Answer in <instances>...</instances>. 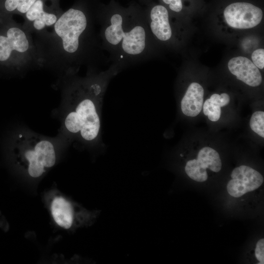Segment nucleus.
<instances>
[{
  "mask_svg": "<svg viewBox=\"0 0 264 264\" xmlns=\"http://www.w3.org/2000/svg\"><path fill=\"white\" fill-rule=\"evenodd\" d=\"M197 159L204 169L208 168L214 172H218L221 170V161L219 154L212 148L205 147L202 148L198 153Z\"/></svg>",
  "mask_w": 264,
  "mask_h": 264,
  "instance_id": "13",
  "label": "nucleus"
},
{
  "mask_svg": "<svg viewBox=\"0 0 264 264\" xmlns=\"http://www.w3.org/2000/svg\"><path fill=\"white\" fill-rule=\"evenodd\" d=\"M204 89L198 83L193 82L188 87L181 102L184 114L195 117L201 111L203 102Z\"/></svg>",
  "mask_w": 264,
  "mask_h": 264,
  "instance_id": "11",
  "label": "nucleus"
},
{
  "mask_svg": "<svg viewBox=\"0 0 264 264\" xmlns=\"http://www.w3.org/2000/svg\"><path fill=\"white\" fill-rule=\"evenodd\" d=\"M231 179L227 183L228 194L235 198L259 188L264 182L262 175L251 167L242 165L235 168L231 174Z\"/></svg>",
  "mask_w": 264,
  "mask_h": 264,
  "instance_id": "8",
  "label": "nucleus"
},
{
  "mask_svg": "<svg viewBox=\"0 0 264 264\" xmlns=\"http://www.w3.org/2000/svg\"><path fill=\"white\" fill-rule=\"evenodd\" d=\"M166 5H168L169 8L172 11L178 13L182 9L181 0H161Z\"/></svg>",
  "mask_w": 264,
  "mask_h": 264,
  "instance_id": "21",
  "label": "nucleus"
},
{
  "mask_svg": "<svg viewBox=\"0 0 264 264\" xmlns=\"http://www.w3.org/2000/svg\"><path fill=\"white\" fill-rule=\"evenodd\" d=\"M0 34V62H9L22 74L35 68H41L33 38L22 24H9Z\"/></svg>",
  "mask_w": 264,
  "mask_h": 264,
  "instance_id": "5",
  "label": "nucleus"
},
{
  "mask_svg": "<svg viewBox=\"0 0 264 264\" xmlns=\"http://www.w3.org/2000/svg\"><path fill=\"white\" fill-rule=\"evenodd\" d=\"M251 58L253 64L259 68L264 67V49L259 48L255 50L252 54Z\"/></svg>",
  "mask_w": 264,
  "mask_h": 264,
  "instance_id": "18",
  "label": "nucleus"
},
{
  "mask_svg": "<svg viewBox=\"0 0 264 264\" xmlns=\"http://www.w3.org/2000/svg\"><path fill=\"white\" fill-rule=\"evenodd\" d=\"M138 0L142 5H146L148 3H150L151 0Z\"/></svg>",
  "mask_w": 264,
  "mask_h": 264,
  "instance_id": "22",
  "label": "nucleus"
},
{
  "mask_svg": "<svg viewBox=\"0 0 264 264\" xmlns=\"http://www.w3.org/2000/svg\"><path fill=\"white\" fill-rule=\"evenodd\" d=\"M144 9L147 23L153 38L167 42L173 38V29L168 9L161 4L150 3Z\"/></svg>",
  "mask_w": 264,
  "mask_h": 264,
  "instance_id": "9",
  "label": "nucleus"
},
{
  "mask_svg": "<svg viewBox=\"0 0 264 264\" xmlns=\"http://www.w3.org/2000/svg\"><path fill=\"white\" fill-rule=\"evenodd\" d=\"M14 145L17 153L27 162L29 176L36 178L41 176L45 169L54 165L58 147L64 144L58 137L51 138L21 128Z\"/></svg>",
  "mask_w": 264,
  "mask_h": 264,
  "instance_id": "4",
  "label": "nucleus"
},
{
  "mask_svg": "<svg viewBox=\"0 0 264 264\" xmlns=\"http://www.w3.org/2000/svg\"><path fill=\"white\" fill-rule=\"evenodd\" d=\"M185 171L189 177L198 182H203L208 178L206 169L202 168L196 159L189 160Z\"/></svg>",
  "mask_w": 264,
  "mask_h": 264,
  "instance_id": "15",
  "label": "nucleus"
},
{
  "mask_svg": "<svg viewBox=\"0 0 264 264\" xmlns=\"http://www.w3.org/2000/svg\"><path fill=\"white\" fill-rule=\"evenodd\" d=\"M230 72L238 80L251 87H257L262 81L258 68L246 57L238 56L230 59L228 63Z\"/></svg>",
  "mask_w": 264,
  "mask_h": 264,
  "instance_id": "10",
  "label": "nucleus"
},
{
  "mask_svg": "<svg viewBox=\"0 0 264 264\" xmlns=\"http://www.w3.org/2000/svg\"><path fill=\"white\" fill-rule=\"evenodd\" d=\"M180 156H183L182 154H180Z\"/></svg>",
  "mask_w": 264,
  "mask_h": 264,
  "instance_id": "23",
  "label": "nucleus"
},
{
  "mask_svg": "<svg viewBox=\"0 0 264 264\" xmlns=\"http://www.w3.org/2000/svg\"><path fill=\"white\" fill-rule=\"evenodd\" d=\"M37 0H5L4 7L6 11L19 14L22 17Z\"/></svg>",
  "mask_w": 264,
  "mask_h": 264,
  "instance_id": "14",
  "label": "nucleus"
},
{
  "mask_svg": "<svg viewBox=\"0 0 264 264\" xmlns=\"http://www.w3.org/2000/svg\"><path fill=\"white\" fill-rule=\"evenodd\" d=\"M264 112L256 111L251 116L250 127L251 130L260 136L264 137Z\"/></svg>",
  "mask_w": 264,
  "mask_h": 264,
  "instance_id": "16",
  "label": "nucleus"
},
{
  "mask_svg": "<svg viewBox=\"0 0 264 264\" xmlns=\"http://www.w3.org/2000/svg\"><path fill=\"white\" fill-rule=\"evenodd\" d=\"M51 212L55 222L61 227L69 228L73 221L70 204L62 197L55 198L51 205Z\"/></svg>",
  "mask_w": 264,
  "mask_h": 264,
  "instance_id": "12",
  "label": "nucleus"
},
{
  "mask_svg": "<svg viewBox=\"0 0 264 264\" xmlns=\"http://www.w3.org/2000/svg\"><path fill=\"white\" fill-rule=\"evenodd\" d=\"M255 255L257 259L260 262L259 264H263L264 263V239H260L257 243Z\"/></svg>",
  "mask_w": 264,
  "mask_h": 264,
  "instance_id": "20",
  "label": "nucleus"
},
{
  "mask_svg": "<svg viewBox=\"0 0 264 264\" xmlns=\"http://www.w3.org/2000/svg\"><path fill=\"white\" fill-rule=\"evenodd\" d=\"M99 0H76L63 12L54 26L34 34L41 67L60 79L76 75L81 67L95 69L104 60L96 9Z\"/></svg>",
  "mask_w": 264,
  "mask_h": 264,
  "instance_id": "1",
  "label": "nucleus"
},
{
  "mask_svg": "<svg viewBox=\"0 0 264 264\" xmlns=\"http://www.w3.org/2000/svg\"><path fill=\"white\" fill-rule=\"evenodd\" d=\"M59 0H37L22 16L23 28L31 34L54 26L63 13Z\"/></svg>",
  "mask_w": 264,
  "mask_h": 264,
  "instance_id": "6",
  "label": "nucleus"
},
{
  "mask_svg": "<svg viewBox=\"0 0 264 264\" xmlns=\"http://www.w3.org/2000/svg\"><path fill=\"white\" fill-rule=\"evenodd\" d=\"M223 15L227 23L238 29H249L258 25L263 18V11L248 2H237L228 5Z\"/></svg>",
  "mask_w": 264,
  "mask_h": 264,
  "instance_id": "7",
  "label": "nucleus"
},
{
  "mask_svg": "<svg viewBox=\"0 0 264 264\" xmlns=\"http://www.w3.org/2000/svg\"><path fill=\"white\" fill-rule=\"evenodd\" d=\"M220 107L212 102L210 99H207L203 105V111L204 115L208 116L212 121H218L220 116Z\"/></svg>",
  "mask_w": 264,
  "mask_h": 264,
  "instance_id": "17",
  "label": "nucleus"
},
{
  "mask_svg": "<svg viewBox=\"0 0 264 264\" xmlns=\"http://www.w3.org/2000/svg\"><path fill=\"white\" fill-rule=\"evenodd\" d=\"M209 99L212 102L220 107L226 106L230 102V97L225 93H221L220 95L217 93L213 94Z\"/></svg>",
  "mask_w": 264,
  "mask_h": 264,
  "instance_id": "19",
  "label": "nucleus"
},
{
  "mask_svg": "<svg viewBox=\"0 0 264 264\" xmlns=\"http://www.w3.org/2000/svg\"><path fill=\"white\" fill-rule=\"evenodd\" d=\"M121 69L111 64L104 71L88 69L87 75L60 79L62 102L58 137L64 145L76 140L86 145L97 141L101 128L100 104L110 79Z\"/></svg>",
  "mask_w": 264,
  "mask_h": 264,
  "instance_id": "2",
  "label": "nucleus"
},
{
  "mask_svg": "<svg viewBox=\"0 0 264 264\" xmlns=\"http://www.w3.org/2000/svg\"><path fill=\"white\" fill-rule=\"evenodd\" d=\"M101 48L109 53V61L122 70L144 62L153 50L144 7L131 2L124 6L115 0L104 4L98 1L96 9Z\"/></svg>",
  "mask_w": 264,
  "mask_h": 264,
  "instance_id": "3",
  "label": "nucleus"
}]
</instances>
